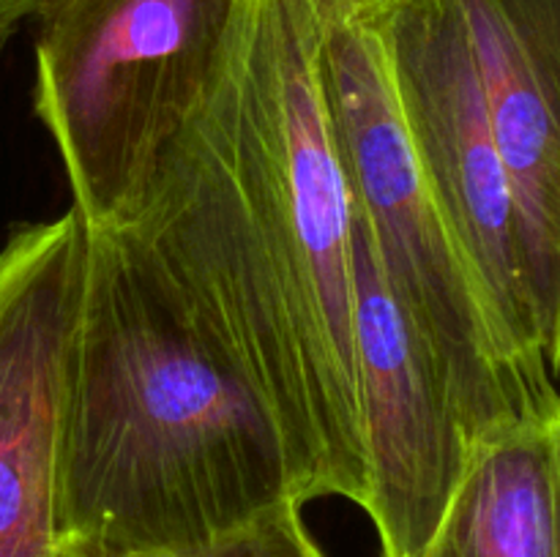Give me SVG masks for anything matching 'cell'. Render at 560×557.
<instances>
[{
	"label": "cell",
	"instance_id": "cell-7",
	"mask_svg": "<svg viewBox=\"0 0 560 557\" xmlns=\"http://www.w3.org/2000/svg\"><path fill=\"white\" fill-rule=\"evenodd\" d=\"M85 229L74 211L0 246V557H58L63 364Z\"/></svg>",
	"mask_w": 560,
	"mask_h": 557
},
{
	"label": "cell",
	"instance_id": "cell-3",
	"mask_svg": "<svg viewBox=\"0 0 560 557\" xmlns=\"http://www.w3.org/2000/svg\"><path fill=\"white\" fill-rule=\"evenodd\" d=\"M317 74L353 213L399 311L479 440L547 413L498 333L474 271L416 164L364 0H310Z\"/></svg>",
	"mask_w": 560,
	"mask_h": 557
},
{
	"label": "cell",
	"instance_id": "cell-6",
	"mask_svg": "<svg viewBox=\"0 0 560 557\" xmlns=\"http://www.w3.org/2000/svg\"><path fill=\"white\" fill-rule=\"evenodd\" d=\"M355 360L366 491L381 557H419L446 513L479 437L399 311L353 213Z\"/></svg>",
	"mask_w": 560,
	"mask_h": 557
},
{
	"label": "cell",
	"instance_id": "cell-1",
	"mask_svg": "<svg viewBox=\"0 0 560 557\" xmlns=\"http://www.w3.org/2000/svg\"><path fill=\"white\" fill-rule=\"evenodd\" d=\"M129 229L268 407L295 500L364 506L353 202L310 0H246Z\"/></svg>",
	"mask_w": 560,
	"mask_h": 557
},
{
	"label": "cell",
	"instance_id": "cell-11",
	"mask_svg": "<svg viewBox=\"0 0 560 557\" xmlns=\"http://www.w3.org/2000/svg\"><path fill=\"white\" fill-rule=\"evenodd\" d=\"M47 0H0V49L27 20H36Z\"/></svg>",
	"mask_w": 560,
	"mask_h": 557
},
{
	"label": "cell",
	"instance_id": "cell-4",
	"mask_svg": "<svg viewBox=\"0 0 560 557\" xmlns=\"http://www.w3.org/2000/svg\"><path fill=\"white\" fill-rule=\"evenodd\" d=\"M246 0H47L33 109L85 229L129 227L211 93Z\"/></svg>",
	"mask_w": 560,
	"mask_h": 557
},
{
	"label": "cell",
	"instance_id": "cell-2",
	"mask_svg": "<svg viewBox=\"0 0 560 557\" xmlns=\"http://www.w3.org/2000/svg\"><path fill=\"white\" fill-rule=\"evenodd\" d=\"M284 502L299 500L260 396L135 229H85L63 364L58 555H195Z\"/></svg>",
	"mask_w": 560,
	"mask_h": 557
},
{
	"label": "cell",
	"instance_id": "cell-10",
	"mask_svg": "<svg viewBox=\"0 0 560 557\" xmlns=\"http://www.w3.org/2000/svg\"><path fill=\"white\" fill-rule=\"evenodd\" d=\"M299 502H284L249 528L217 541L195 555H151V557H326L315 544L301 517ZM63 557V555H58Z\"/></svg>",
	"mask_w": 560,
	"mask_h": 557
},
{
	"label": "cell",
	"instance_id": "cell-8",
	"mask_svg": "<svg viewBox=\"0 0 560 557\" xmlns=\"http://www.w3.org/2000/svg\"><path fill=\"white\" fill-rule=\"evenodd\" d=\"M523 224L545 355L560 325V0H457Z\"/></svg>",
	"mask_w": 560,
	"mask_h": 557
},
{
	"label": "cell",
	"instance_id": "cell-13",
	"mask_svg": "<svg viewBox=\"0 0 560 557\" xmlns=\"http://www.w3.org/2000/svg\"><path fill=\"white\" fill-rule=\"evenodd\" d=\"M388 3H394V0H364L366 9H372V11L383 9V5H388Z\"/></svg>",
	"mask_w": 560,
	"mask_h": 557
},
{
	"label": "cell",
	"instance_id": "cell-5",
	"mask_svg": "<svg viewBox=\"0 0 560 557\" xmlns=\"http://www.w3.org/2000/svg\"><path fill=\"white\" fill-rule=\"evenodd\" d=\"M410 151L474 271L525 380L558 393L536 317L512 178L492 131L457 0H394L372 11Z\"/></svg>",
	"mask_w": 560,
	"mask_h": 557
},
{
	"label": "cell",
	"instance_id": "cell-9",
	"mask_svg": "<svg viewBox=\"0 0 560 557\" xmlns=\"http://www.w3.org/2000/svg\"><path fill=\"white\" fill-rule=\"evenodd\" d=\"M419 557H560V396L476 446Z\"/></svg>",
	"mask_w": 560,
	"mask_h": 557
},
{
	"label": "cell",
	"instance_id": "cell-12",
	"mask_svg": "<svg viewBox=\"0 0 560 557\" xmlns=\"http://www.w3.org/2000/svg\"><path fill=\"white\" fill-rule=\"evenodd\" d=\"M560 369V325H558V342H556V355H552V375H558Z\"/></svg>",
	"mask_w": 560,
	"mask_h": 557
}]
</instances>
